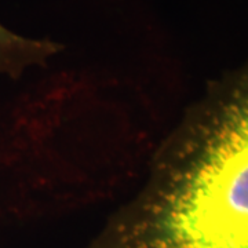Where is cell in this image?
<instances>
[{"instance_id":"6da1fadb","label":"cell","mask_w":248,"mask_h":248,"mask_svg":"<svg viewBox=\"0 0 248 248\" xmlns=\"http://www.w3.org/2000/svg\"><path fill=\"white\" fill-rule=\"evenodd\" d=\"M171 145L119 248H248V57Z\"/></svg>"},{"instance_id":"7a4b0ae2","label":"cell","mask_w":248,"mask_h":248,"mask_svg":"<svg viewBox=\"0 0 248 248\" xmlns=\"http://www.w3.org/2000/svg\"><path fill=\"white\" fill-rule=\"evenodd\" d=\"M63 46L50 39L18 35L0 22V75L19 79L29 68H45Z\"/></svg>"}]
</instances>
